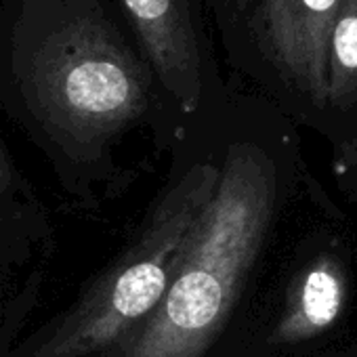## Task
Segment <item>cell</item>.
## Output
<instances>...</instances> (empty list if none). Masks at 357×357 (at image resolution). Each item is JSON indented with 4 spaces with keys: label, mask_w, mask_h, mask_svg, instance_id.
<instances>
[{
    "label": "cell",
    "mask_w": 357,
    "mask_h": 357,
    "mask_svg": "<svg viewBox=\"0 0 357 357\" xmlns=\"http://www.w3.org/2000/svg\"><path fill=\"white\" fill-rule=\"evenodd\" d=\"M275 172L252 145H236L198 217L168 290L126 357H202L221 332L271 219Z\"/></svg>",
    "instance_id": "cell-1"
},
{
    "label": "cell",
    "mask_w": 357,
    "mask_h": 357,
    "mask_svg": "<svg viewBox=\"0 0 357 357\" xmlns=\"http://www.w3.org/2000/svg\"><path fill=\"white\" fill-rule=\"evenodd\" d=\"M219 174L213 164L185 170L151 208L139 238L91 286L34 357H89L120 347L126 353L162 303Z\"/></svg>",
    "instance_id": "cell-2"
},
{
    "label": "cell",
    "mask_w": 357,
    "mask_h": 357,
    "mask_svg": "<svg viewBox=\"0 0 357 357\" xmlns=\"http://www.w3.org/2000/svg\"><path fill=\"white\" fill-rule=\"evenodd\" d=\"M26 91L59 135L76 143H99L147 107L149 80L99 11H74L47 30L28 57Z\"/></svg>",
    "instance_id": "cell-3"
},
{
    "label": "cell",
    "mask_w": 357,
    "mask_h": 357,
    "mask_svg": "<svg viewBox=\"0 0 357 357\" xmlns=\"http://www.w3.org/2000/svg\"><path fill=\"white\" fill-rule=\"evenodd\" d=\"M342 0H259L250 26L273 68L324 105L328 97V45Z\"/></svg>",
    "instance_id": "cell-4"
},
{
    "label": "cell",
    "mask_w": 357,
    "mask_h": 357,
    "mask_svg": "<svg viewBox=\"0 0 357 357\" xmlns=\"http://www.w3.org/2000/svg\"><path fill=\"white\" fill-rule=\"evenodd\" d=\"M155 74L185 112L202 95L200 49L190 0H124Z\"/></svg>",
    "instance_id": "cell-5"
},
{
    "label": "cell",
    "mask_w": 357,
    "mask_h": 357,
    "mask_svg": "<svg viewBox=\"0 0 357 357\" xmlns=\"http://www.w3.org/2000/svg\"><path fill=\"white\" fill-rule=\"evenodd\" d=\"M342 307V282L330 263H319L307 271L298 292L282 315L273 338L280 342L305 340L330 326Z\"/></svg>",
    "instance_id": "cell-6"
},
{
    "label": "cell",
    "mask_w": 357,
    "mask_h": 357,
    "mask_svg": "<svg viewBox=\"0 0 357 357\" xmlns=\"http://www.w3.org/2000/svg\"><path fill=\"white\" fill-rule=\"evenodd\" d=\"M326 103L336 107L357 103V0H342L332 26Z\"/></svg>",
    "instance_id": "cell-7"
},
{
    "label": "cell",
    "mask_w": 357,
    "mask_h": 357,
    "mask_svg": "<svg viewBox=\"0 0 357 357\" xmlns=\"http://www.w3.org/2000/svg\"><path fill=\"white\" fill-rule=\"evenodd\" d=\"M11 185H13V168H11L7 149H5L3 141H0V198L9 192Z\"/></svg>",
    "instance_id": "cell-8"
},
{
    "label": "cell",
    "mask_w": 357,
    "mask_h": 357,
    "mask_svg": "<svg viewBox=\"0 0 357 357\" xmlns=\"http://www.w3.org/2000/svg\"><path fill=\"white\" fill-rule=\"evenodd\" d=\"M344 162H349L351 166H357V137H355L353 143L347 147V151H344Z\"/></svg>",
    "instance_id": "cell-9"
},
{
    "label": "cell",
    "mask_w": 357,
    "mask_h": 357,
    "mask_svg": "<svg viewBox=\"0 0 357 357\" xmlns=\"http://www.w3.org/2000/svg\"><path fill=\"white\" fill-rule=\"evenodd\" d=\"M231 5L238 11H250V7L255 5V0H231Z\"/></svg>",
    "instance_id": "cell-10"
}]
</instances>
